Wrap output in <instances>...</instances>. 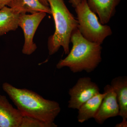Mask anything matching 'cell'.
I'll list each match as a JSON object with an SVG mask.
<instances>
[{"label": "cell", "mask_w": 127, "mask_h": 127, "mask_svg": "<svg viewBox=\"0 0 127 127\" xmlns=\"http://www.w3.org/2000/svg\"><path fill=\"white\" fill-rule=\"evenodd\" d=\"M55 123H49L37 119L23 116L20 127H57Z\"/></svg>", "instance_id": "cell-14"}, {"label": "cell", "mask_w": 127, "mask_h": 127, "mask_svg": "<svg viewBox=\"0 0 127 127\" xmlns=\"http://www.w3.org/2000/svg\"><path fill=\"white\" fill-rule=\"evenodd\" d=\"M12 0H0V9L5 6H7Z\"/></svg>", "instance_id": "cell-15"}, {"label": "cell", "mask_w": 127, "mask_h": 127, "mask_svg": "<svg viewBox=\"0 0 127 127\" xmlns=\"http://www.w3.org/2000/svg\"><path fill=\"white\" fill-rule=\"evenodd\" d=\"M40 0L43 5L46 6H49V4L47 0Z\"/></svg>", "instance_id": "cell-18"}, {"label": "cell", "mask_w": 127, "mask_h": 127, "mask_svg": "<svg viewBox=\"0 0 127 127\" xmlns=\"http://www.w3.org/2000/svg\"><path fill=\"white\" fill-rule=\"evenodd\" d=\"M47 13L44 12L27 14H20L18 20V27L23 30L25 37V42L22 50L23 54L32 55L37 47L33 41L34 35L40 23Z\"/></svg>", "instance_id": "cell-5"}, {"label": "cell", "mask_w": 127, "mask_h": 127, "mask_svg": "<svg viewBox=\"0 0 127 127\" xmlns=\"http://www.w3.org/2000/svg\"><path fill=\"white\" fill-rule=\"evenodd\" d=\"M2 88L23 116L52 123L61 112L58 103L45 99L33 91L17 88L7 82L3 83Z\"/></svg>", "instance_id": "cell-1"}, {"label": "cell", "mask_w": 127, "mask_h": 127, "mask_svg": "<svg viewBox=\"0 0 127 127\" xmlns=\"http://www.w3.org/2000/svg\"><path fill=\"white\" fill-rule=\"evenodd\" d=\"M20 15L7 6L0 9V35L15 31L18 28Z\"/></svg>", "instance_id": "cell-13"}, {"label": "cell", "mask_w": 127, "mask_h": 127, "mask_svg": "<svg viewBox=\"0 0 127 127\" xmlns=\"http://www.w3.org/2000/svg\"><path fill=\"white\" fill-rule=\"evenodd\" d=\"M7 6L19 14L40 12L51 14L50 7L43 5L40 0H12Z\"/></svg>", "instance_id": "cell-11"}, {"label": "cell", "mask_w": 127, "mask_h": 127, "mask_svg": "<svg viewBox=\"0 0 127 127\" xmlns=\"http://www.w3.org/2000/svg\"><path fill=\"white\" fill-rule=\"evenodd\" d=\"M55 22L54 34L49 37L48 48L49 55L56 53L62 47L67 55L70 51L71 37L73 31L78 28L77 20L70 12L64 0H47Z\"/></svg>", "instance_id": "cell-3"}, {"label": "cell", "mask_w": 127, "mask_h": 127, "mask_svg": "<svg viewBox=\"0 0 127 127\" xmlns=\"http://www.w3.org/2000/svg\"><path fill=\"white\" fill-rule=\"evenodd\" d=\"M105 95L104 92L98 94L84 103L78 109V122L82 123L91 119L94 118Z\"/></svg>", "instance_id": "cell-12"}, {"label": "cell", "mask_w": 127, "mask_h": 127, "mask_svg": "<svg viewBox=\"0 0 127 127\" xmlns=\"http://www.w3.org/2000/svg\"><path fill=\"white\" fill-rule=\"evenodd\" d=\"M100 93L99 87L90 77L80 78L69 89L68 107L78 110L84 103Z\"/></svg>", "instance_id": "cell-6"}, {"label": "cell", "mask_w": 127, "mask_h": 127, "mask_svg": "<svg viewBox=\"0 0 127 127\" xmlns=\"http://www.w3.org/2000/svg\"><path fill=\"white\" fill-rule=\"evenodd\" d=\"M70 42L72 45L71 49L65 58L57 64V68L67 67L74 73L94 71L102 61L101 45L88 40L78 28L73 32Z\"/></svg>", "instance_id": "cell-2"}, {"label": "cell", "mask_w": 127, "mask_h": 127, "mask_svg": "<svg viewBox=\"0 0 127 127\" xmlns=\"http://www.w3.org/2000/svg\"><path fill=\"white\" fill-rule=\"evenodd\" d=\"M75 9L78 29L88 40L102 45L107 37L112 34L111 27L100 22L97 15L88 7L86 0H82Z\"/></svg>", "instance_id": "cell-4"}, {"label": "cell", "mask_w": 127, "mask_h": 127, "mask_svg": "<svg viewBox=\"0 0 127 127\" xmlns=\"http://www.w3.org/2000/svg\"><path fill=\"white\" fill-rule=\"evenodd\" d=\"M110 85L116 94L119 106V116L123 120H127V77L114 78Z\"/></svg>", "instance_id": "cell-10"}, {"label": "cell", "mask_w": 127, "mask_h": 127, "mask_svg": "<svg viewBox=\"0 0 127 127\" xmlns=\"http://www.w3.org/2000/svg\"><path fill=\"white\" fill-rule=\"evenodd\" d=\"M82 0H68V2L71 4L72 7L75 8Z\"/></svg>", "instance_id": "cell-16"}, {"label": "cell", "mask_w": 127, "mask_h": 127, "mask_svg": "<svg viewBox=\"0 0 127 127\" xmlns=\"http://www.w3.org/2000/svg\"><path fill=\"white\" fill-rule=\"evenodd\" d=\"M115 127H127V120H123L121 122L117 124Z\"/></svg>", "instance_id": "cell-17"}, {"label": "cell", "mask_w": 127, "mask_h": 127, "mask_svg": "<svg viewBox=\"0 0 127 127\" xmlns=\"http://www.w3.org/2000/svg\"><path fill=\"white\" fill-rule=\"evenodd\" d=\"M23 116L5 96L0 95V127H20Z\"/></svg>", "instance_id": "cell-9"}, {"label": "cell", "mask_w": 127, "mask_h": 127, "mask_svg": "<svg viewBox=\"0 0 127 127\" xmlns=\"http://www.w3.org/2000/svg\"><path fill=\"white\" fill-rule=\"evenodd\" d=\"M91 10L98 16L102 24L106 25L115 15L116 7L122 0H86Z\"/></svg>", "instance_id": "cell-8"}, {"label": "cell", "mask_w": 127, "mask_h": 127, "mask_svg": "<svg viewBox=\"0 0 127 127\" xmlns=\"http://www.w3.org/2000/svg\"><path fill=\"white\" fill-rule=\"evenodd\" d=\"M105 96L94 117L96 122L102 124L111 118L119 116V107L116 94L110 84L104 87Z\"/></svg>", "instance_id": "cell-7"}]
</instances>
